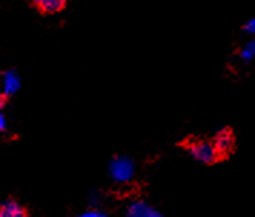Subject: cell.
Segmentation results:
<instances>
[{"label":"cell","mask_w":255,"mask_h":217,"mask_svg":"<svg viewBox=\"0 0 255 217\" xmlns=\"http://www.w3.org/2000/svg\"><path fill=\"white\" fill-rule=\"evenodd\" d=\"M186 151L194 160L201 164H214L221 159L220 153L214 146L212 142L207 140H192L186 143Z\"/></svg>","instance_id":"6da1fadb"},{"label":"cell","mask_w":255,"mask_h":217,"mask_svg":"<svg viewBox=\"0 0 255 217\" xmlns=\"http://www.w3.org/2000/svg\"><path fill=\"white\" fill-rule=\"evenodd\" d=\"M109 174L116 183H128L135 174V163L127 156H118L109 161Z\"/></svg>","instance_id":"7a4b0ae2"},{"label":"cell","mask_w":255,"mask_h":217,"mask_svg":"<svg viewBox=\"0 0 255 217\" xmlns=\"http://www.w3.org/2000/svg\"><path fill=\"white\" fill-rule=\"evenodd\" d=\"M212 143L217 148V151L220 153L221 157H224V156H228L235 147V137L230 129H221L214 137Z\"/></svg>","instance_id":"3957f363"},{"label":"cell","mask_w":255,"mask_h":217,"mask_svg":"<svg viewBox=\"0 0 255 217\" xmlns=\"http://www.w3.org/2000/svg\"><path fill=\"white\" fill-rule=\"evenodd\" d=\"M127 215L129 217H159L161 213L153 209L152 206L148 203L142 202V200H136V202H132L130 205L128 206Z\"/></svg>","instance_id":"277c9868"},{"label":"cell","mask_w":255,"mask_h":217,"mask_svg":"<svg viewBox=\"0 0 255 217\" xmlns=\"http://www.w3.org/2000/svg\"><path fill=\"white\" fill-rule=\"evenodd\" d=\"M32 1H33V6L36 9L43 14L59 13L68 4V0H32Z\"/></svg>","instance_id":"5b68a950"},{"label":"cell","mask_w":255,"mask_h":217,"mask_svg":"<svg viewBox=\"0 0 255 217\" xmlns=\"http://www.w3.org/2000/svg\"><path fill=\"white\" fill-rule=\"evenodd\" d=\"M20 87V79L19 74L14 70H7L3 73V93L9 97L14 94Z\"/></svg>","instance_id":"8992f818"},{"label":"cell","mask_w":255,"mask_h":217,"mask_svg":"<svg viewBox=\"0 0 255 217\" xmlns=\"http://www.w3.org/2000/svg\"><path fill=\"white\" fill-rule=\"evenodd\" d=\"M0 216L1 217H23L26 216V210L14 200H7L0 206Z\"/></svg>","instance_id":"52a82bcc"},{"label":"cell","mask_w":255,"mask_h":217,"mask_svg":"<svg viewBox=\"0 0 255 217\" xmlns=\"http://www.w3.org/2000/svg\"><path fill=\"white\" fill-rule=\"evenodd\" d=\"M238 56L240 59L245 62V63H250V62H253L255 59V37L253 39H250L245 45L240 49V52H238Z\"/></svg>","instance_id":"ba28073f"},{"label":"cell","mask_w":255,"mask_h":217,"mask_svg":"<svg viewBox=\"0 0 255 217\" xmlns=\"http://www.w3.org/2000/svg\"><path fill=\"white\" fill-rule=\"evenodd\" d=\"M244 32L247 34H250V36H253V37H255V17L250 19L248 22L244 24Z\"/></svg>","instance_id":"9c48e42d"},{"label":"cell","mask_w":255,"mask_h":217,"mask_svg":"<svg viewBox=\"0 0 255 217\" xmlns=\"http://www.w3.org/2000/svg\"><path fill=\"white\" fill-rule=\"evenodd\" d=\"M82 217H104L106 216V213L102 212V210H99V209H91V210H88V212H85V213H82Z\"/></svg>","instance_id":"30bf717a"},{"label":"cell","mask_w":255,"mask_h":217,"mask_svg":"<svg viewBox=\"0 0 255 217\" xmlns=\"http://www.w3.org/2000/svg\"><path fill=\"white\" fill-rule=\"evenodd\" d=\"M7 127V120H6V116L0 112V132H4Z\"/></svg>","instance_id":"8fae6325"},{"label":"cell","mask_w":255,"mask_h":217,"mask_svg":"<svg viewBox=\"0 0 255 217\" xmlns=\"http://www.w3.org/2000/svg\"><path fill=\"white\" fill-rule=\"evenodd\" d=\"M6 102H7V96L4 93L0 94V110H3V107L6 106Z\"/></svg>","instance_id":"7c38bea8"}]
</instances>
